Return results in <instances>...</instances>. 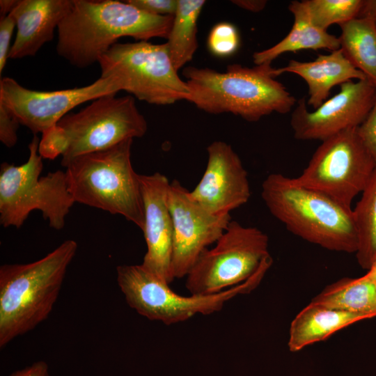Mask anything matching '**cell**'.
I'll list each match as a JSON object with an SVG mask.
<instances>
[{
    "label": "cell",
    "mask_w": 376,
    "mask_h": 376,
    "mask_svg": "<svg viewBox=\"0 0 376 376\" xmlns=\"http://www.w3.org/2000/svg\"><path fill=\"white\" fill-rule=\"evenodd\" d=\"M173 16L151 15L127 1L72 0L57 29L56 52L71 65L87 68L122 37L167 38Z\"/></svg>",
    "instance_id": "1"
},
{
    "label": "cell",
    "mask_w": 376,
    "mask_h": 376,
    "mask_svg": "<svg viewBox=\"0 0 376 376\" xmlns=\"http://www.w3.org/2000/svg\"><path fill=\"white\" fill-rule=\"evenodd\" d=\"M272 69L270 64H232L224 72L187 67L182 72L190 91L187 101L208 113H232L249 122L272 113L285 114L297 100L275 79Z\"/></svg>",
    "instance_id": "2"
},
{
    "label": "cell",
    "mask_w": 376,
    "mask_h": 376,
    "mask_svg": "<svg viewBox=\"0 0 376 376\" xmlns=\"http://www.w3.org/2000/svg\"><path fill=\"white\" fill-rule=\"evenodd\" d=\"M77 246L67 240L38 260L0 267L1 348L49 317Z\"/></svg>",
    "instance_id": "3"
},
{
    "label": "cell",
    "mask_w": 376,
    "mask_h": 376,
    "mask_svg": "<svg viewBox=\"0 0 376 376\" xmlns=\"http://www.w3.org/2000/svg\"><path fill=\"white\" fill-rule=\"evenodd\" d=\"M261 196L270 213L294 235L330 251L356 253L352 208L281 173L265 179Z\"/></svg>",
    "instance_id": "4"
},
{
    "label": "cell",
    "mask_w": 376,
    "mask_h": 376,
    "mask_svg": "<svg viewBox=\"0 0 376 376\" xmlns=\"http://www.w3.org/2000/svg\"><path fill=\"white\" fill-rule=\"evenodd\" d=\"M116 95L93 100L79 111L65 115L56 125L43 133L38 148L40 156L54 159L61 155L64 166L79 155L143 136L148 124L134 97Z\"/></svg>",
    "instance_id": "5"
},
{
    "label": "cell",
    "mask_w": 376,
    "mask_h": 376,
    "mask_svg": "<svg viewBox=\"0 0 376 376\" xmlns=\"http://www.w3.org/2000/svg\"><path fill=\"white\" fill-rule=\"evenodd\" d=\"M133 139L108 149L79 155L65 166L75 203L123 216L141 230L144 209L139 174L131 162Z\"/></svg>",
    "instance_id": "6"
},
{
    "label": "cell",
    "mask_w": 376,
    "mask_h": 376,
    "mask_svg": "<svg viewBox=\"0 0 376 376\" xmlns=\"http://www.w3.org/2000/svg\"><path fill=\"white\" fill-rule=\"evenodd\" d=\"M35 134L29 145L27 161L19 165L1 164L0 171V223L19 228L33 210H39L51 228L62 229L75 203L65 172L57 170L40 177L42 157Z\"/></svg>",
    "instance_id": "7"
},
{
    "label": "cell",
    "mask_w": 376,
    "mask_h": 376,
    "mask_svg": "<svg viewBox=\"0 0 376 376\" xmlns=\"http://www.w3.org/2000/svg\"><path fill=\"white\" fill-rule=\"evenodd\" d=\"M272 264L265 259L257 272L244 282L219 293L184 296L145 269L141 265L116 267L117 283L127 304L150 320L171 325L186 321L196 315H210L221 311L225 304L239 295L249 293L261 282Z\"/></svg>",
    "instance_id": "8"
},
{
    "label": "cell",
    "mask_w": 376,
    "mask_h": 376,
    "mask_svg": "<svg viewBox=\"0 0 376 376\" xmlns=\"http://www.w3.org/2000/svg\"><path fill=\"white\" fill-rule=\"evenodd\" d=\"M97 63L101 77L116 79L120 91L139 100L167 105L189 97L187 84L174 68L166 42H117Z\"/></svg>",
    "instance_id": "9"
},
{
    "label": "cell",
    "mask_w": 376,
    "mask_h": 376,
    "mask_svg": "<svg viewBox=\"0 0 376 376\" xmlns=\"http://www.w3.org/2000/svg\"><path fill=\"white\" fill-rule=\"evenodd\" d=\"M214 244L203 252L186 276L190 295H213L236 286L252 276L270 256L268 236L236 221H230Z\"/></svg>",
    "instance_id": "10"
},
{
    "label": "cell",
    "mask_w": 376,
    "mask_h": 376,
    "mask_svg": "<svg viewBox=\"0 0 376 376\" xmlns=\"http://www.w3.org/2000/svg\"><path fill=\"white\" fill-rule=\"evenodd\" d=\"M376 162L358 127L349 128L322 141L297 182L351 207L368 185Z\"/></svg>",
    "instance_id": "11"
},
{
    "label": "cell",
    "mask_w": 376,
    "mask_h": 376,
    "mask_svg": "<svg viewBox=\"0 0 376 376\" xmlns=\"http://www.w3.org/2000/svg\"><path fill=\"white\" fill-rule=\"evenodd\" d=\"M120 91L117 81L111 77H100L87 86L52 91L29 89L5 77L0 81V103L20 125L35 134H42L78 105Z\"/></svg>",
    "instance_id": "12"
},
{
    "label": "cell",
    "mask_w": 376,
    "mask_h": 376,
    "mask_svg": "<svg viewBox=\"0 0 376 376\" xmlns=\"http://www.w3.org/2000/svg\"><path fill=\"white\" fill-rule=\"evenodd\" d=\"M167 200L173 223L172 272L174 279H181L221 236L231 217L207 211L177 180L170 182Z\"/></svg>",
    "instance_id": "13"
},
{
    "label": "cell",
    "mask_w": 376,
    "mask_h": 376,
    "mask_svg": "<svg viewBox=\"0 0 376 376\" xmlns=\"http://www.w3.org/2000/svg\"><path fill=\"white\" fill-rule=\"evenodd\" d=\"M340 86L337 94L313 111L308 110L304 97L297 101L290 118L295 139L322 141L363 123L374 105L376 86L367 79Z\"/></svg>",
    "instance_id": "14"
},
{
    "label": "cell",
    "mask_w": 376,
    "mask_h": 376,
    "mask_svg": "<svg viewBox=\"0 0 376 376\" xmlns=\"http://www.w3.org/2000/svg\"><path fill=\"white\" fill-rule=\"evenodd\" d=\"M207 152L205 172L189 196L214 215H230L250 198L247 172L239 155L224 141H213Z\"/></svg>",
    "instance_id": "15"
},
{
    "label": "cell",
    "mask_w": 376,
    "mask_h": 376,
    "mask_svg": "<svg viewBox=\"0 0 376 376\" xmlns=\"http://www.w3.org/2000/svg\"><path fill=\"white\" fill-rule=\"evenodd\" d=\"M144 209L142 230L147 246L141 266L162 282L170 284L172 272L173 223L168 205L170 182L156 172L139 175Z\"/></svg>",
    "instance_id": "16"
},
{
    "label": "cell",
    "mask_w": 376,
    "mask_h": 376,
    "mask_svg": "<svg viewBox=\"0 0 376 376\" xmlns=\"http://www.w3.org/2000/svg\"><path fill=\"white\" fill-rule=\"evenodd\" d=\"M72 0H17L10 12L17 33L9 58L35 56L54 36V31L70 11Z\"/></svg>",
    "instance_id": "17"
},
{
    "label": "cell",
    "mask_w": 376,
    "mask_h": 376,
    "mask_svg": "<svg viewBox=\"0 0 376 376\" xmlns=\"http://www.w3.org/2000/svg\"><path fill=\"white\" fill-rule=\"evenodd\" d=\"M285 72L295 74L306 81L308 88L306 104L313 109L328 99L334 86L353 79H366L363 73L347 60L340 48L329 54H319L312 61L290 60L287 65L272 69L274 77Z\"/></svg>",
    "instance_id": "18"
},
{
    "label": "cell",
    "mask_w": 376,
    "mask_h": 376,
    "mask_svg": "<svg viewBox=\"0 0 376 376\" xmlns=\"http://www.w3.org/2000/svg\"><path fill=\"white\" fill-rule=\"evenodd\" d=\"M368 316L310 302L292 320L288 347L297 352Z\"/></svg>",
    "instance_id": "19"
},
{
    "label": "cell",
    "mask_w": 376,
    "mask_h": 376,
    "mask_svg": "<svg viewBox=\"0 0 376 376\" xmlns=\"http://www.w3.org/2000/svg\"><path fill=\"white\" fill-rule=\"evenodd\" d=\"M294 23L288 34L274 46L253 54L256 65L271 64L280 55L303 49H340L338 37L316 27L311 22L304 1H292L288 6Z\"/></svg>",
    "instance_id": "20"
},
{
    "label": "cell",
    "mask_w": 376,
    "mask_h": 376,
    "mask_svg": "<svg viewBox=\"0 0 376 376\" xmlns=\"http://www.w3.org/2000/svg\"><path fill=\"white\" fill-rule=\"evenodd\" d=\"M311 302L375 318L376 283L366 274L344 277L327 285Z\"/></svg>",
    "instance_id": "21"
},
{
    "label": "cell",
    "mask_w": 376,
    "mask_h": 376,
    "mask_svg": "<svg viewBox=\"0 0 376 376\" xmlns=\"http://www.w3.org/2000/svg\"><path fill=\"white\" fill-rule=\"evenodd\" d=\"M339 26L344 56L376 86V24L370 18L357 17Z\"/></svg>",
    "instance_id": "22"
},
{
    "label": "cell",
    "mask_w": 376,
    "mask_h": 376,
    "mask_svg": "<svg viewBox=\"0 0 376 376\" xmlns=\"http://www.w3.org/2000/svg\"><path fill=\"white\" fill-rule=\"evenodd\" d=\"M205 0H178L166 42L171 62L178 71L190 61L197 48V22Z\"/></svg>",
    "instance_id": "23"
},
{
    "label": "cell",
    "mask_w": 376,
    "mask_h": 376,
    "mask_svg": "<svg viewBox=\"0 0 376 376\" xmlns=\"http://www.w3.org/2000/svg\"><path fill=\"white\" fill-rule=\"evenodd\" d=\"M352 210L358 237L356 257L368 270L376 262V167Z\"/></svg>",
    "instance_id": "24"
},
{
    "label": "cell",
    "mask_w": 376,
    "mask_h": 376,
    "mask_svg": "<svg viewBox=\"0 0 376 376\" xmlns=\"http://www.w3.org/2000/svg\"><path fill=\"white\" fill-rule=\"evenodd\" d=\"M312 23L321 30L357 18L364 0H304Z\"/></svg>",
    "instance_id": "25"
},
{
    "label": "cell",
    "mask_w": 376,
    "mask_h": 376,
    "mask_svg": "<svg viewBox=\"0 0 376 376\" xmlns=\"http://www.w3.org/2000/svg\"><path fill=\"white\" fill-rule=\"evenodd\" d=\"M240 38L235 25L220 22L211 29L207 38V47L214 56L226 57L233 54L240 47Z\"/></svg>",
    "instance_id": "26"
},
{
    "label": "cell",
    "mask_w": 376,
    "mask_h": 376,
    "mask_svg": "<svg viewBox=\"0 0 376 376\" xmlns=\"http://www.w3.org/2000/svg\"><path fill=\"white\" fill-rule=\"evenodd\" d=\"M19 125L15 116L0 103V141L6 147L12 148L16 144Z\"/></svg>",
    "instance_id": "27"
},
{
    "label": "cell",
    "mask_w": 376,
    "mask_h": 376,
    "mask_svg": "<svg viewBox=\"0 0 376 376\" xmlns=\"http://www.w3.org/2000/svg\"><path fill=\"white\" fill-rule=\"evenodd\" d=\"M16 27L15 17L11 13L0 19V74L3 72L11 48L10 40Z\"/></svg>",
    "instance_id": "28"
},
{
    "label": "cell",
    "mask_w": 376,
    "mask_h": 376,
    "mask_svg": "<svg viewBox=\"0 0 376 376\" xmlns=\"http://www.w3.org/2000/svg\"><path fill=\"white\" fill-rule=\"evenodd\" d=\"M134 6L154 15H174L178 0H128Z\"/></svg>",
    "instance_id": "29"
},
{
    "label": "cell",
    "mask_w": 376,
    "mask_h": 376,
    "mask_svg": "<svg viewBox=\"0 0 376 376\" xmlns=\"http://www.w3.org/2000/svg\"><path fill=\"white\" fill-rule=\"evenodd\" d=\"M358 132L376 162V97L374 105L367 118L358 127Z\"/></svg>",
    "instance_id": "30"
},
{
    "label": "cell",
    "mask_w": 376,
    "mask_h": 376,
    "mask_svg": "<svg viewBox=\"0 0 376 376\" xmlns=\"http://www.w3.org/2000/svg\"><path fill=\"white\" fill-rule=\"evenodd\" d=\"M9 376H49V367L45 361H39L12 373Z\"/></svg>",
    "instance_id": "31"
},
{
    "label": "cell",
    "mask_w": 376,
    "mask_h": 376,
    "mask_svg": "<svg viewBox=\"0 0 376 376\" xmlns=\"http://www.w3.org/2000/svg\"><path fill=\"white\" fill-rule=\"evenodd\" d=\"M231 2L242 9L258 13L265 8L267 1L265 0H234Z\"/></svg>",
    "instance_id": "32"
},
{
    "label": "cell",
    "mask_w": 376,
    "mask_h": 376,
    "mask_svg": "<svg viewBox=\"0 0 376 376\" xmlns=\"http://www.w3.org/2000/svg\"><path fill=\"white\" fill-rule=\"evenodd\" d=\"M358 17H368L376 24V0H364Z\"/></svg>",
    "instance_id": "33"
},
{
    "label": "cell",
    "mask_w": 376,
    "mask_h": 376,
    "mask_svg": "<svg viewBox=\"0 0 376 376\" xmlns=\"http://www.w3.org/2000/svg\"><path fill=\"white\" fill-rule=\"evenodd\" d=\"M17 0H1L0 1V13L1 17L10 13L15 6Z\"/></svg>",
    "instance_id": "34"
},
{
    "label": "cell",
    "mask_w": 376,
    "mask_h": 376,
    "mask_svg": "<svg viewBox=\"0 0 376 376\" xmlns=\"http://www.w3.org/2000/svg\"><path fill=\"white\" fill-rule=\"evenodd\" d=\"M366 274L376 283V262L373 264L370 269L368 270Z\"/></svg>",
    "instance_id": "35"
}]
</instances>
